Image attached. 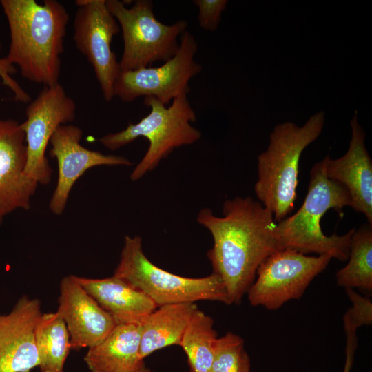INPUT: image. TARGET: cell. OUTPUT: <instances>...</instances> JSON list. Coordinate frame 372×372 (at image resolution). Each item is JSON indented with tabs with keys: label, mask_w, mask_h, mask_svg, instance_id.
<instances>
[{
	"label": "cell",
	"mask_w": 372,
	"mask_h": 372,
	"mask_svg": "<svg viewBox=\"0 0 372 372\" xmlns=\"http://www.w3.org/2000/svg\"><path fill=\"white\" fill-rule=\"evenodd\" d=\"M196 220L213 238V246L207 253L212 273L222 280L229 304L240 303L260 263L280 251L273 213L250 196H237L224 202L223 216L203 208Z\"/></svg>",
	"instance_id": "6da1fadb"
},
{
	"label": "cell",
	"mask_w": 372,
	"mask_h": 372,
	"mask_svg": "<svg viewBox=\"0 0 372 372\" xmlns=\"http://www.w3.org/2000/svg\"><path fill=\"white\" fill-rule=\"evenodd\" d=\"M10 29L6 56L27 80L44 87L59 83L70 15L56 0H1Z\"/></svg>",
	"instance_id": "7a4b0ae2"
},
{
	"label": "cell",
	"mask_w": 372,
	"mask_h": 372,
	"mask_svg": "<svg viewBox=\"0 0 372 372\" xmlns=\"http://www.w3.org/2000/svg\"><path fill=\"white\" fill-rule=\"evenodd\" d=\"M351 205L347 189L327 178L324 158L317 162L310 171L307 193L302 206L294 214L276 224L274 234L280 250L329 255L346 261L355 229L342 236L336 233L327 236L322 232L320 220L328 210L333 209L341 214L344 207Z\"/></svg>",
	"instance_id": "3957f363"
},
{
	"label": "cell",
	"mask_w": 372,
	"mask_h": 372,
	"mask_svg": "<svg viewBox=\"0 0 372 372\" xmlns=\"http://www.w3.org/2000/svg\"><path fill=\"white\" fill-rule=\"evenodd\" d=\"M324 122V113L318 112L302 127L290 121L277 125L270 134L267 149L257 158L254 192L259 202L273 213L276 223L293 209L301 154L319 137Z\"/></svg>",
	"instance_id": "277c9868"
},
{
	"label": "cell",
	"mask_w": 372,
	"mask_h": 372,
	"mask_svg": "<svg viewBox=\"0 0 372 372\" xmlns=\"http://www.w3.org/2000/svg\"><path fill=\"white\" fill-rule=\"evenodd\" d=\"M150 112L136 123H130L118 132L106 134L99 142L110 150H116L139 137L149 141L148 149L130 174L136 181L154 169L174 149L197 142L201 132L192 125L196 116L187 94L174 99L169 107L154 96L144 97Z\"/></svg>",
	"instance_id": "5b68a950"
},
{
	"label": "cell",
	"mask_w": 372,
	"mask_h": 372,
	"mask_svg": "<svg viewBox=\"0 0 372 372\" xmlns=\"http://www.w3.org/2000/svg\"><path fill=\"white\" fill-rule=\"evenodd\" d=\"M113 275L143 292L157 307L199 300L229 304L218 276L212 273L202 278H188L163 269L145 256L138 236H125L120 260Z\"/></svg>",
	"instance_id": "8992f818"
},
{
	"label": "cell",
	"mask_w": 372,
	"mask_h": 372,
	"mask_svg": "<svg viewBox=\"0 0 372 372\" xmlns=\"http://www.w3.org/2000/svg\"><path fill=\"white\" fill-rule=\"evenodd\" d=\"M107 7L122 31L123 51L119 62L121 71L149 67L167 61L178 51V38L188 23L180 19L171 25L159 21L150 0H136L131 8L118 0H105Z\"/></svg>",
	"instance_id": "52a82bcc"
},
{
	"label": "cell",
	"mask_w": 372,
	"mask_h": 372,
	"mask_svg": "<svg viewBox=\"0 0 372 372\" xmlns=\"http://www.w3.org/2000/svg\"><path fill=\"white\" fill-rule=\"evenodd\" d=\"M331 259L329 255L308 256L289 249L273 253L257 269L247 291L249 303L276 310L291 300L300 298Z\"/></svg>",
	"instance_id": "ba28073f"
},
{
	"label": "cell",
	"mask_w": 372,
	"mask_h": 372,
	"mask_svg": "<svg viewBox=\"0 0 372 372\" xmlns=\"http://www.w3.org/2000/svg\"><path fill=\"white\" fill-rule=\"evenodd\" d=\"M198 48L194 36L185 31L178 51L163 65L121 70L114 85V97L130 103L141 96H154L166 105L180 95H187L190 80L203 70L194 59Z\"/></svg>",
	"instance_id": "9c48e42d"
},
{
	"label": "cell",
	"mask_w": 372,
	"mask_h": 372,
	"mask_svg": "<svg viewBox=\"0 0 372 372\" xmlns=\"http://www.w3.org/2000/svg\"><path fill=\"white\" fill-rule=\"evenodd\" d=\"M76 105L59 83L44 87L25 110L21 123L25 136L27 161L25 174L38 184L48 185L52 170L46 158L48 143L61 125L74 120Z\"/></svg>",
	"instance_id": "30bf717a"
},
{
	"label": "cell",
	"mask_w": 372,
	"mask_h": 372,
	"mask_svg": "<svg viewBox=\"0 0 372 372\" xmlns=\"http://www.w3.org/2000/svg\"><path fill=\"white\" fill-rule=\"evenodd\" d=\"M74 19V41L78 50L92 65L103 99L114 97V85L121 71L111 49L120 26L108 10L105 0H76Z\"/></svg>",
	"instance_id": "8fae6325"
},
{
	"label": "cell",
	"mask_w": 372,
	"mask_h": 372,
	"mask_svg": "<svg viewBox=\"0 0 372 372\" xmlns=\"http://www.w3.org/2000/svg\"><path fill=\"white\" fill-rule=\"evenodd\" d=\"M83 130L74 125L59 126L51 139L50 156L58 164V178L49 207L55 215L65 210L71 189L76 180L89 169L101 165L117 166L132 165L122 156L104 154L88 149L81 144Z\"/></svg>",
	"instance_id": "7c38bea8"
},
{
	"label": "cell",
	"mask_w": 372,
	"mask_h": 372,
	"mask_svg": "<svg viewBox=\"0 0 372 372\" xmlns=\"http://www.w3.org/2000/svg\"><path fill=\"white\" fill-rule=\"evenodd\" d=\"M58 302L56 311L65 323L72 349L96 346L117 324L76 281L74 275L61 280Z\"/></svg>",
	"instance_id": "4fadbf2b"
},
{
	"label": "cell",
	"mask_w": 372,
	"mask_h": 372,
	"mask_svg": "<svg viewBox=\"0 0 372 372\" xmlns=\"http://www.w3.org/2000/svg\"><path fill=\"white\" fill-rule=\"evenodd\" d=\"M42 313L39 300L27 296L9 313H0V372H31L39 366L34 330Z\"/></svg>",
	"instance_id": "5bb4252c"
},
{
	"label": "cell",
	"mask_w": 372,
	"mask_h": 372,
	"mask_svg": "<svg viewBox=\"0 0 372 372\" xmlns=\"http://www.w3.org/2000/svg\"><path fill=\"white\" fill-rule=\"evenodd\" d=\"M25 134L21 123L0 118V210L4 216L28 210L38 183L25 174Z\"/></svg>",
	"instance_id": "9a60e30c"
},
{
	"label": "cell",
	"mask_w": 372,
	"mask_h": 372,
	"mask_svg": "<svg viewBox=\"0 0 372 372\" xmlns=\"http://www.w3.org/2000/svg\"><path fill=\"white\" fill-rule=\"evenodd\" d=\"M351 138L347 152L341 157L325 160L327 178L343 185L349 192L352 207L364 215L372 226V160L365 145V132L355 110L350 121Z\"/></svg>",
	"instance_id": "2e32d148"
},
{
	"label": "cell",
	"mask_w": 372,
	"mask_h": 372,
	"mask_svg": "<svg viewBox=\"0 0 372 372\" xmlns=\"http://www.w3.org/2000/svg\"><path fill=\"white\" fill-rule=\"evenodd\" d=\"M74 276L82 287L113 317L116 324L141 323L157 308L145 294L114 275L100 279Z\"/></svg>",
	"instance_id": "e0dca14e"
},
{
	"label": "cell",
	"mask_w": 372,
	"mask_h": 372,
	"mask_svg": "<svg viewBox=\"0 0 372 372\" xmlns=\"http://www.w3.org/2000/svg\"><path fill=\"white\" fill-rule=\"evenodd\" d=\"M141 323L117 324L84 360L91 372H134L143 365L138 356Z\"/></svg>",
	"instance_id": "ac0fdd59"
},
{
	"label": "cell",
	"mask_w": 372,
	"mask_h": 372,
	"mask_svg": "<svg viewBox=\"0 0 372 372\" xmlns=\"http://www.w3.org/2000/svg\"><path fill=\"white\" fill-rule=\"evenodd\" d=\"M193 302L166 304L157 307L141 322L138 356L144 359L157 350L178 345L194 313Z\"/></svg>",
	"instance_id": "d6986e66"
},
{
	"label": "cell",
	"mask_w": 372,
	"mask_h": 372,
	"mask_svg": "<svg viewBox=\"0 0 372 372\" xmlns=\"http://www.w3.org/2000/svg\"><path fill=\"white\" fill-rule=\"evenodd\" d=\"M34 338L41 372H63L71 349L70 335L57 311L43 313L34 330Z\"/></svg>",
	"instance_id": "ffe728a7"
},
{
	"label": "cell",
	"mask_w": 372,
	"mask_h": 372,
	"mask_svg": "<svg viewBox=\"0 0 372 372\" xmlns=\"http://www.w3.org/2000/svg\"><path fill=\"white\" fill-rule=\"evenodd\" d=\"M348 263L336 273V283L345 289L372 290V226L355 229L351 238Z\"/></svg>",
	"instance_id": "44dd1931"
},
{
	"label": "cell",
	"mask_w": 372,
	"mask_h": 372,
	"mask_svg": "<svg viewBox=\"0 0 372 372\" xmlns=\"http://www.w3.org/2000/svg\"><path fill=\"white\" fill-rule=\"evenodd\" d=\"M217 338L213 318L197 309L179 344L187 355L189 372H210Z\"/></svg>",
	"instance_id": "7402d4cb"
},
{
	"label": "cell",
	"mask_w": 372,
	"mask_h": 372,
	"mask_svg": "<svg viewBox=\"0 0 372 372\" xmlns=\"http://www.w3.org/2000/svg\"><path fill=\"white\" fill-rule=\"evenodd\" d=\"M210 372H251L244 340L231 331L217 338Z\"/></svg>",
	"instance_id": "603a6c76"
},
{
	"label": "cell",
	"mask_w": 372,
	"mask_h": 372,
	"mask_svg": "<svg viewBox=\"0 0 372 372\" xmlns=\"http://www.w3.org/2000/svg\"><path fill=\"white\" fill-rule=\"evenodd\" d=\"M346 293L352 302L343 316V320L355 328L372 323V303L366 297L355 292L353 289H345Z\"/></svg>",
	"instance_id": "cb8c5ba5"
},
{
	"label": "cell",
	"mask_w": 372,
	"mask_h": 372,
	"mask_svg": "<svg viewBox=\"0 0 372 372\" xmlns=\"http://www.w3.org/2000/svg\"><path fill=\"white\" fill-rule=\"evenodd\" d=\"M192 2L198 8V21L200 27L205 31L216 30L228 1L194 0Z\"/></svg>",
	"instance_id": "d4e9b609"
},
{
	"label": "cell",
	"mask_w": 372,
	"mask_h": 372,
	"mask_svg": "<svg viewBox=\"0 0 372 372\" xmlns=\"http://www.w3.org/2000/svg\"><path fill=\"white\" fill-rule=\"evenodd\" d=\"M1 50L0 43V52ZM16 72L17 68L10 63L6 56L0 57V79L3 85L12 92L14 100L21 103H30L31 99L29 94L12 77Z\"/></svg>",
	"instance_id": "484cf974"
},
{
	"label": "cell",
	"mask_w": 372,
	"mask_h": 372,
	"mask_svg": "<svg viewBox=\"0 0 372 372\" xmlns=\"http://www.w3.org/2000/svg\"><path fill=\"white\" fill-rule=\"evenodd\" d=\"M347 345L345 350V362L343 372H350L354 361V356L357 348V337L355 333H347Z\"/></svg>",
	"instance_id": "4316f807"
},
{
	"label": "cell",
	"mask_w": 372,
	"mask_h": 372,
	"mask_svg": "<svg viewBox=\"0 0 372 372\" xmlns=\"http://www.w3.org/2000/svg\"><path fill=\"white\" fill-rule=\"evenodd\" d=\"M134 372H154V371H152L150 369L146 367L145 365H143V366H141V368H139Z\"/></svg>",
	"instance_id": "83f0119b"
},
{
	"label": "cell",
	"mask_w": 372,
	"mask_h": 372,
	"mask_svg": "<svg viewBox=\"0 0 372 372\" xmlns=\"http://www.w3.org/2000/svg\"><path fill=\"white\" fill-rule=\"evenodd\" d=\"M4 216H5L3 214V213H2L1 211L0 210V226H1V225H2V223H3Z\"/></svg>",
	"instance_id": "f1b7e54d"
}]
</instances>
